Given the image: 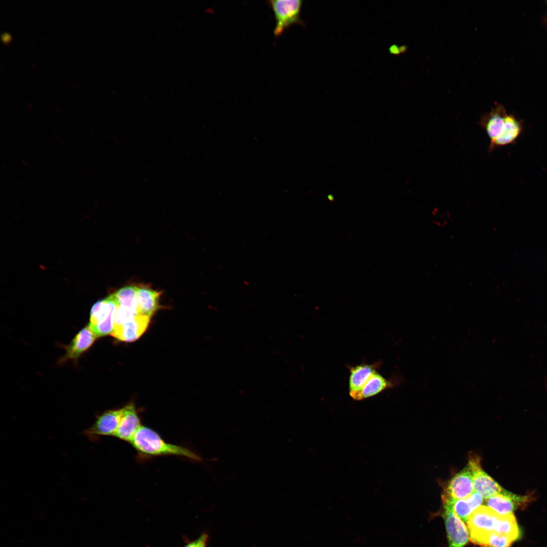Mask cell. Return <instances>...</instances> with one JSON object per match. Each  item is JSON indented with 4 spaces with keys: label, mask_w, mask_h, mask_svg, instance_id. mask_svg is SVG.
Instances as JSON below:
<instances>
[{
    "label": "cell",
    "mask_w": 547,
    "mask_h": 547,
    "mask_svg": "<svg viewBox=\"0 0 547 547\" xmlns=\"http://www.w3.org/2000/svg\"><path fill=\"white\" fill-rule=\"evenodd\" d=\"M546 3H547V1H546Z\"/></svg>",
    "instance_id": "d4e9b609"
},
{
    "label": "cell",
    "mask_w": 547,
    "mask_h": 547,
    "mask_svg": "<svg viewBox=\"0 0 547 547\" xmlns=\"http://www.w3.org/2000/svg\"><path fill=\"white\" fill-rule=\"evenodd\" d=\"M1 36L2 42L5 44H9L12 40L11 35L7 32H3Z\"/></svg>",
    "instance_id": "603a6c76"
},
{
    "label": "cell",
    "mask_w": 547,
    "mask_h": 547,
    "mask_svg": "<svg viewBox=\"0 0 547 547\" xmlns=\"http://www.w3.org/2000/svg\"><path fill=\"white\" fill-rule=\"evenodd\" d=\"M484 498L475 491L467 498L460 499H452L442 495L443 502L448 503L453 512L464 522H466L471 514L484 502Z\"/></svg>",
    "instance_id": "5bb4252c"
},
{
    "label": "cell",
    "mask_w": 547,
    "mask_h": 547,
    "mask_svg": "<svg viewBox=\"0 0 547 547\" xmlns=\"http://www.w3.org/2000/svg\"><path fill=\"white\" fill-rule=\"evenodd\" d=\"M467 464L472 472L475 491L479 493L484 499L507 491L482 469L478 457H471Z\"/></svg>",
    "instance_id": "277c9868"
},
{
    "label": "cell",
    "mask_w": 547,
    "mask_h": 547,
    "mask_svg": "<svg viewBox=\"0 0 547 547\" xmlns=\"http://www.w3.org/2000/svg\"><path fill=\"white\" fill-rule=\"evenodd\" d=\"M137 288V286L136 285H128L121 288L114 293L118 304L124 305L137 310L136 300Z\"/></svg>",
    "instance_id": "44dd1931"
},
{
    "label": "cell",
    "mask_w": 547,
    "mask_h": 547,
    "mask_svg": "<svg viewBox=\"0 0 547 547\" xmlns=\"http://www.w3.org/2000/svg\"><path fill=\"white\" fill-rule=\"evenodd\" d=\"M471 541L483 547H510L515 540L494 531L468 532Z\"/></svg>",
    "instance_id": "ac0fdd59"
},
{
    "label": "cell",
    "mask_w": 547,
    "mask_h": 547,
    "mask_svg": "<svg viewBox=\"0 0 547 547\" xmlns=\"http://www.w3.org/2000/svg\"><path fill=\"white\" fill-rule=\"evenodd\" d=\"M494 532L508 536L515 541L518 539L521 535L514 514L500 515Z\"/></svg>",
    "instance_id": "ffe728a7"
},
{
    "label": "cell",
    "mask_w": 547,
    "mask_h": 547,
    "mask_svg": "<svg viewBox=\"0 0 547 547\" xmlns=\"http://www.w3.org/2000/svg\"><path fill=\"white\" fill-rule=\"evenodd\" d=\"M208 540V534L203 533L197 539L189 541L183 547H207Z\"/></svg>",
    "instance_id": "7402d4cb"
},
{
    "label": "cell",
    "mask_w": 547,
    "mask_h": 547,
    "mask_svg": "<svg viewBox=\"0 0 547 547\" xmlns=\"http://www.w3.org/2000/svg\"><path fill=\"white\" fill-rule=\"evenodd\" d=\"M97 337L89 325L84 328L66 348L64 359H76L92 346Z\"/></svg>",
    "instance_id": "2e32d148"
},
{
    "label": "cell",
    "mask_w": 547,
    "mask_h": 547,
    "mask_svg": "<svg viewBox=\"0 0 547 547\" xmlns=\"http://www.w3.org/2000/svg\"><path fill=\"white\" fill-rule=\"evenodd\" d=\"M123 413L114 437L130 443L142 426L140 417L133 403L123 407Z\"/></svg>",
    "instance_id": "8fae6325"
},
{
    "label": "cell",
    "mask_w": 547,
    "mask_h": 547,
    "mask_svg": "<svg viewBox=\"0 0 547 547\" xmlns=\"http://www.w3.org/2000/svg\"><path fill=\"white\" fill-rule=\"evenodd\" d=\"M118 302L114 293L97 301L90 312L89 326L97 337L111 334L114 329Z\"/></svg>",
    "instance_id": "7a4b0ae2"
},
{
    "label": "cell",
    "mask_w": 547,
    "mask_h": 547,
    "mask_svg": "<svg viewBox=\"0 0 547 547\" xmlns=\"http://www.w3.org/2000/svg\"><path fill=\"white\" fill-rule=\"evenodd\" d=\"M500 516L489 507L480 505L467 519L468 532L494 531Z\"/></svg>",
    "instance_id": "30bf717a"
},
{
    "label": "cell",
    "mask_w": 547,
    "mask_h": 547,
    "mask_svg": "<svg viewBox=\"0 0 547 547\" xmlns=\"http://www.w3.org/2000/svg\"><path fill=\"white\" fill-rule=\"evenodd\" d=\"M523 128L524 123L522 120L517 118L514 114L507 112L501 133L489 144V152L500 147L514 144L522 134Z\"/></svg>",
    "instance_id": "7c38bea8"
},
{
    "label": "cell",
    "mask_w": 547,
    "mask_h": 547,
    "mask_svg": "<svg viewBox=\"0 0 547 547\" xmlns=\"http://www.w3.org/2000/svg\"><path fill=\"white\" fill-rule=\"evenodd\" d=\"M268 5L274 12L276 26L274 34L276 37L292 25L302 23L300 11L302 2L300 0H272Z\"/></svg>",
    "instance_id": "3957f363"
},
{
    "label": "cell",
    "mask_w": 547,
    "mask_h": 547,
    "mask_svg": "<svg viewBox=\"0 0 547 547\" xmlns=\"http://www.w3.org/2000/svg\"><path fill=\"white\" fill-rule=\"evenodd\" d=\"M394 385L395 384L392 381L387 380L376 372L370 377L353 399L359 401L371 397L385 389L393 387Z\"/></svg>",
    "instance_id": "d6986e66"
},
{
    "label": "cell",
    "mask_w": 547,
    "mask_h": 547,
    "mask_svg": "<svg viewBox=\"0 0 547 547\" xmlns=\"http://www.w3.org/2000/svg\"><path fill=\"white\" fill-rule=\"evenodd\" d=\"M399 50L400 49H398L397 47L395 45L392 46L390 48V52L393 54H398V53L400 52Z\"/></svg>",
    "instance_id": "cb8c5ba5"
},
{
    "label": "cell",
    "mask_w": 547,
    "mask_h": 547,
    "mask_svg": "<svg viewBox=\"0 0 547 547\" xmlns=\"http://www.w3.org/2000/svg\"><path fill=\"white\" fill-rule=\"evenodd\" d=\"M377 364H361L349 368V393L353 398L358 394L366 382L375 372Z\"/></svg>",
    "instance_id": "e0dca14e"
},
{
    "label": "cell",
    "mask_w": 547,
    "mask_h": 547,
    "mask_svg": "<svg viewBox=\"0 0 547 547\" xmlns=\"http://www.w3.org/2000/svg\"><path fill=\"white\" fill-rule=\"evenodd\" d=\"M123 407L107 410L98 415L94 424L85 431L89 438L114 436L119 427L123 413Z\"/></svg>",
    "instance_id": "8992f818"
},
{
    "label": "cell",
    "mask_w": 547,
    "mask_h": 547,
    "mask_svg": "<svg viewBox=\"0 0 547 547\" xmlns=\"http://www.w3.org/2000/svg\"><path fill=\"white\" fill-rule=\"evenodd\" d=\"M443 517L450 547H464L467 542L468 531L463 522L452 511L451 506L443 502Z\"/></svg>",
    "instance_id": "5b68a950"
},
{
    "label": "cell",
    "mask_w": 547,
    "mask_h": 547,
    "mask_svg": "<svg viewBox=\"0 0 547 547\" xmlns=\"http://www.w3.org/2000/svg\"><path fill=\"white\" fill-rule=\"evenodd\" d=\"M530 497L522 496L507 491L491 496L484 499L485 505L500 515L513 514L519 506H523L529 502Z\"/></svg>",
    "instance_id": "52a82bcc"
},
{
    "label": "cell",
    "mask_w": 547,
    "mask_h": 547,
    "mask_svg": "<svg viewBox=\"0 0 547 547\" xmlns=\"http://www.w3.org/2000/svg\"><path fill=\"white\" fill-rule=\"evenodd\" d=\"M150 318L138 314L121 325L114 327L111 335L117 339L125 342L138 339L147 329Z\"/></svg>",
    "instance_id": "ba28073f"
},
{
    "label": "cell",
    "mask_w": 547,
    "mask_h": 547,
    "mask_svg": "<svg viewBox=\"0 0 547 547\" xmlns=\"http://www.w3.org/2000/svg\"><path fill=\"white\" fill-rule=\"evenodd\" d=\"M474 492L472 472L467 464L451 479L443 495L452 499H460L467 498Z\"/></svg>",
    "instance_id": "9c48e42d"
},
{
    "label": "cell",
    "mask_w": 547,
    "mask_h": 547,
    "mask_svg": "<svg viewBox=\"0 0 547 547\" xmlns=\"http://www.w3.org/2000/svg\"><path fill=\"white\" fill-rule=\"evenodd\" d=\"M507 111L501 104L495 106L488 112L482 115L479 125L486 132L492 143L500 135L504 124V119Z\"/></svg>",
    "instance_id": "4fadbf2b"
},
{
    "label": "cell",
    "mask_w": 547,
    "mask_h": 547,
    "mask_svg": "<svg viewBox=\"0 0 547 547\" xmlns=\"http://www.w3.org/2000/svg\"><path fill=\"white\" fill-rule=\"evenodd\" d=\"M139 455L152 457L173 455L201 461L202 458L191 450L168 443L152 428L142 425L130 443Z\"/></svg>",
    "instance_id": "6da1fadb"
},
{
    "label": "cell",
    "mask_w": 547,
    "mask_h": 547,
    "mask_svg": "<svg viewBox=\"0 0 547 547\" xmlns=\"http://www.w3.org/2000/svg\"><path fill=\"white\" fill-rule=\"evenodd\" d=\"M136 296L137 311L140 315L151 318L159 307L162 292L146 285L137 286Z\"/></svg>",
    "instance_id": "9a60e30c"
}]
</instances>
